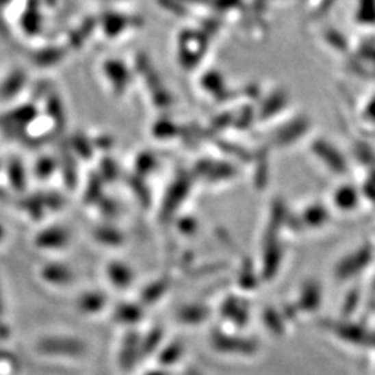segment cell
Wrapping results in <instances>:
<instances>
[{"instance_id": "cell-9", "label": "cell", "mask_w": 375, "mask_h": 375, "mask_svg": "<svg viewBox=\"0 0 375 375\" xmlns=\"http://www.w3.org/2000/svg\"><path fill=\"white\" fill-rule=\"evenodd\" d=\"M370 253L367 249H360L359 252H353L350 255H348V257L342 259L338 264V276H348V275H353L354 272L357 274L359 271H361L357 266H365V263L370 259ZM364 268V267H363Z\"/></svg>"}, {"instance_id": "cell-16", "label": "cell", "mask_w": 375, "mask_h": 375, "mask_svg": "<svg viewBox=\"0 0 375 375\" xmlns=\"http://www.w3.org/2000/svg\"><path fill=\"white\" fill-rule=\"evenodd\" d=\"M73 149L75 153H78L79 157L85 159V160H89L93 155V145L90 142V139L83 136V135H78L75 139H73ZM77 156V157H78Z\"/></svg>"}, {"instance_id": "cell-2", "label": "cell", "mask_w": 375, "mask_h": 375, "mask_svg": "<svg viewBox=\"0 0 375 375\" xmlns=\"http://www.w3.org/2000/svg\"><path fill=\"white\" fill-rule=\"evenodd\" d=\"M73 242V232L70 228L55 224L48 225L36 232L34 237L35 248L46 252H62L70 248Z\"/></svg>"}, {"instance_id": "cell-13", "label": "cell", "mask_w": 375, "mask_h": 375, "mask_svg": "<svg viewBox=\"0 0 375 375\" xmlns=\"http://www.w3.org/2000/svg\"><path fill=\"white\" fill-rule=\"evenodd\" d=\"M57 168H59V163L56 161L55 157L43 156L36 160L32 172L38 181H48L55 175Z\"/></svg>"}, {"instance_id": "cell-1", "label": "cell", "mask_w": 375, "mask_h": 375, "mask_svg": "<svg viewBox=\"0 0 375 375\" xmlns=\"http://www.w3.org/2000/svg\"><path fill=\"white\" fill-rule=\"evenodd\" d=\"M34 350L42 357L79 360L89 352L85 339L71 334H48L36 339Z\"/></svg>"}, {"instance_id": "cell-7", "label": "cell", "mask_w": 375, "mask_h": 375, "mask_svg": "<svg viewBox=\"0 0 375 375\" xmlns=\"http://www.w3.org/2000/svg\"><path fill=\"white\" fill-rule=\"evenodd\" d=\"M92 237L99 245L106 248H120L124 244V232L114 225H98L92 231Z\"/></svg>"}, {"instance_id": "cell-15", "label": "cell", "mask_w": 375, "mask_h": 375, "mask_svg": "<svg viewBox=\"0 0 375 375\" xmlns=\"http://www.w3.org/2000/svg\"><path fill=\"white\" fill-rule=\"evenodd\" d=\"M24 74L21 73H13L8 77V79L5 81V83L2 85V89H0V98L2 99H8L10 96H14L18 93V88H21L24 85Z\"/></svg>"}, {"instance_id": "cell-18", "label": "cell", "mask_w": 375, "mask_h": 375, "mask_svg": "<svg viewBox=\"0 0 375 375\" xmlns=\"http://www.w3.org/2000/svg\"><path fill=\"white\" fill-rule=\"evenodd\" d=\"M6 237H8V231H6L5 225L2 222H0V245H2L5 242Z\"/></svg>"}, {"instance_id": "cell-17", "label": "cell", "mask_w": 375, "mask_h": 375, "mask_svg": "<svg viewBox=\"0 0 375 375\" xmlns=\"http://www.w3.org/2000/svg\"><path fill=\"white\" fill-rule=\"evenodd\" d=\"M6 311V303H5V295H3V289L2 285H0V322H3L2 318L5 315Z\"/></svg>"}, {"instance_id": "cell-12", "label": "cell", "mask_w": 375, "mask_h": 375, "mask_svg": "<svg viewBox=\"0 0 375 375\" xmlns=\"http://www.w3.org/2000/svg\"><path fill=\"white\" fill-rule=\"evenodd\" d=\"M333 202L337 209L350 211L357 206V195L356 190L349 185H344L334 192Z\"/></svg>"}, {"instance_id": "cell-4", "label": "cell", "mask_w": 375, "mask_h": 375, "mask_svg": "<svg viewBox=\"0 0 375 375\" xmlns=\"http://www.w3.org/2000/svg\"><path fill=\"white\" fill-rule=\"evenodd\" d=\"M109 306V296L101 289H88L75 299L77 313L85 317H95L103 313Z\"/></svg>"}, {"instance_id": "cell-3", "label": "cell", "mask_w": 375, "mask_h": 375, "mask_svg": "<svg viewBox=\"0 0 375 375\" xmlns=\"http://www.w3.org/2000/svg\"><path fill=\"white\" fill-rule=\"evenodd\" d=\"M38 276L43 284L51 288H67L77 281L75 270L62 261H48L40 266Z\"/></svg>"}, {"instance_id": "cell-8", "label": "cell", "mask_w": 375, "mask_h": 375, "mask_svg": "<svg viewBox=\"0 0 375 375\" xmlns=\"http://www.w3.org/2000/svg\"><path fill=\"white\" fill-rule=\"evenodd\" d=\"M142 318V310L135 303H120L113 309V320L125 326L136 325Z\"/></svg>"}, {"instance_id": "cell-6", "label": "cell", "mask_w": 375, "mask_h": 375, "mask_svg": "<svg viewBox=\"0 0 375 375\" xmlns=\"http://www.w3.org/2000/svg\"><path fill=\"white\" fill-rule=\"evenodd\" d=\"M135 334V333H133ZM132 333H128L120 346L118 350V360L121 368H131L132 363L135 364L136 359L142 356V349H140V338L133 335Z\"/></svg>"}, {"instance_id": "cell-11", "label": "cell", "mask_w": 375, "mask_h": 375, "mask_svg": "<svg viewBox=\"0 0 375 375\" xmlns=\"http://www.w3.org/2000/svg\"><path fill=\"white\" fill-rule=\"evenodd\" d=\"M34 118L35 109L32 110L31 107H21L6 114L0 124L6 129H21L23 127H28L31 121H34Z\"/></svg>"}, {"instance_id": "cell-19", "label": "cell", "mask_w": 375, "mask_h": 375, "mask_svg": "<svg viewBox=\"0 0 375 375\" xmlns=\"http://www.w3.org/2000/svg\"><path fill=\"white\" fill-rule=\"evenodd\" d=\"M0 170H2V164H0Z\"/></svg>"}, {"instance_id": "cell-14", "label": "cell", "mask_w": 375, "mask_h": 375, "mask_svg": "<svg viewBox=\"0 0 375 375\" xmlns=\"http://www.w3.org/2000/svg\"><path fill=\"white\" fill-rule=\"evenodd\" d=\"M103 178L101 175H95L88 181V185L83 191V202L86 205H98L103 196Z\"/></svg>"}, {"instance_id": "cell-5", "label": "cell", "mask_w": 375, "mask_h": 375, "mask_svg": "<svg viewBox=\"0 0 375 375\" xmlns=\"http://www.w3.org/2000/svg\"><path fill=\"white\" fill-rule=\"evenodd\" d=\"M105 275L107 283L117 291L128 289L135 281L133 268L121 260H112L106 264Z\"/></svg>"}, {"instance_id": "cell-10", "label": "cell", "mask_w": 375, "mask_h": 375, "mask_svg": "<svg viewBox=\"0 0 375 375\" xmlns=\"http://www.w3.org/2000/svg\"><path fill=\"white\" fill-rule=\"evenodd\" d=\"M6 175L10 186L16 192H24L27 190L28 175L24 164L18 159H13L6 166Z\"/></svg>"}]
</instances>
